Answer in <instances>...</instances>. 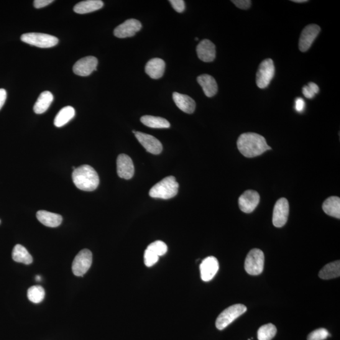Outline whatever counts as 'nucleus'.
Instances as JSON below:
<instances>
[{"label": "nucleus", "instance_id": "f257e3e1", "mask_svg": "<svg viewBox=\"0 0 340 340\" xmlns=\"http://www.w3.org/2000/svg\"><path fill=\"white\" fill-rule=\"evenodd\" d=\"M237 145L240 153L247 158L258 157L267 150H272L264 137L253 132L244 133L240 135Z\"/></svg>", "mask_w": 340, "mask_h": 340}, {"label": "nucleus", "instance_id": "2eb2a0df", "mask_svg": "<svg viewBox=\"0 0 340 340\" xmlns=\"http://www.w3.org/2000/svg\"><path fill=\"white\" fill-rule=\"evenodd\" d=\"M219 268L218 260L216 258L208 257L202 262L200 265L201 276L204 282H209L217 274Z\"/></svg>", "mask_w": 340, "mask_h": 340}, {"label": "nucleus", "instance_id": "5701e85b", "mask_svg": "<svg viewBox=\"0 0 340 340\" xmlns=\"http://www.w3.org/2000/svg\"><path fill=\"white\" fill-rule=\"evenodd\" d=\"M53 100L54 96L50 91L42 92L34 105V111L35 113L37 114L44 113L50 108Z\"/></svg>", "mask_w": 340, "mask_h": 340}, {"label": "nucleus", "instance_id": "c85d7f7f", "mask_svg": "<svg viewBox=\"0 0 340 340\" xmlns=\"http://www.w3.org/2000/svg\"><path fill=\"white\" fill-rule=\"evenodd\" d=\"M277 333V328L272 323L261 326L258 331V340H272Z\"/></svg>", "mask_w": 340, "mask_h": 340}, {"label": "nucleus", "instance_id": "39448f33", "mask_svg": "<svg viewBox=\"0 0 340 340\" xmlns=\"http://www.w3.org/2000/svg\"><path fill=\"white\" fill-rule=\"evenodd\" d=\"M22 41L40 48H50L58 44L59 40L53 35L42 33H26L21 36Z\"/></svg>", "mask_w": 340, "mask_h": 340}, {"label": "nucleus", "instance_id": "72a5a7b5", "mask_svg": "<svg viewBox=\"0 0 340 340\" xmlns=\"http://www.w3.org/2000/svg\"><path fill=\"white\" fill-rule=\"evenodd\" d=\"M144 260L145 266L151 267L158 262L159 257L152 250L147 249L144 252Z\"/></svg>", "mask_w": 340, "mask_h": 340}, {"label": "nucleus", "instance_id": "f03ea898", "mask_svg": "<svg viewBox=\"0 0 340 340\" xmlns=\"http://www.w3.org/2000/svg\"><path fill=\"white\" fill-rule=\"evenodd\" d=\"M72 178L76 187L83 191H93L100 183L98 173L88 165H83L73 170Z\"/></svg>", "mask_w": 340, "mask_h": 340}, {"label": "nucleus", "instance_id": "e433bc0d", "mask_svg": "<svg viewBox=\"0 0 340 340\" xmlns=\"http://www.w3.org/2000/svg\"><path fill=\"white\" fill-rule=\"evenodd\" d=\"M53 0H35L34 2V6L36 9H41V8L47 6L48 5L52 4Z\"/></svg>", "mask_w": 340, "mask_h": 340}, {"label": "nucleus", "instance_id": "6ab92c4d", "mask_svg": "<svg viewBox=\"0 0 340 340\" xmlns=\"http://www.w3.org/2000/svg\"><path fill=\"white\" fill-rule=\"evenodd\" d=\"M173 99L176 106L181 111L188 114H193L194 111H195L196 107V102L194 101L193 99L186 95V94L174 92L173 93Z\"/></svg>", "mask_w": 340, "mask_h": 340}, {"label": "nucleus", "instance_id": "a19ab883", "mask_svg": "<svg viewBox=\"0 0 340 340\" xmlns=\"http://www.w3.org/2000/svg\"><path fill=\"white\" fill-rule=\"evenodd\" d=\"M36 280H37V281H40V276H37V277H36Z\"/></svg>", "mask_w": 340, "mask_h": 340}, {"label": "nucleus", "instance_id": "cd10ccee", "mask_svg": "<svg viewBox=\"0 0 340 340\" xmlns=\"http://www.w3.org/2000/svg\"><path fill=\"white\" fill-rule=\"evenodd\" d=\"M75 116V111L73 107L71 106L64 107L56 116L54 124L56 127H63L68 123Z\"/></svg>", "mask_w": 340, "mask_h": 340}, {"label": "nucleus", "instance_id": "ddd939ff", "mask_svg": "<svg viewBox=\"0 0 340 340\" xmlns=\"http://www.w3.org/2000/svg\"><path fill=\"white\" fill-rule=\"evenodd\" d=\"M260 200V197L257 191L252 190H247L239 198V208L245 213H251L257 208Z\"/></svg>", "mask_w": 340, "mask_h": 340}, {"label": "nucleus", "instance_id": "37998d69", "mask_svg": "<svg viewBox=\"0 0 340 340\" xmlns=\"http://www.w3.org/2000/svg\"><path fill=\"white\" fill-rule=\"evenodd\" d=\"M249 340H251V339H249Z\"/></svg>", "mask_w": 340, "mask_h": 340}, {"label": "nucleus", "instance_id": "ea45409f", "mask_svg": "<svg viewBox=\"0 0 340 340\" xmlns=\"http://www.w3.org/2000/svg\"><path fill=\"white\" fill-rule=\"evenodd\" d=\"M292 2L295 3H299V4H301V3L308 2V0H293Z\"/></svg>", "mask_w": 340, "mask_h": 340}, {"label": "nucleus", "instance_id": "7c9ffc66", "mask_svg": "<svg viewBox=\"0 0 340 340\" xmlns=\"http://www.w3.org/2000/svg\"><path fill=\"white\" fill-rule=\"evenodd\" d=\"M147 249L155 253L158 257H162L167 254L168 251L167 245L162 241H157L151 244Z\"/></svg>", "mask_w": 340, "mask_h": 340}, {"label": "nucleus", "instance_id": "bb28decb", "mask_svg": "<svg viewBox=\"0 0 340 340\" xmlns=\"http://www.w3.org/2000/svg\"><path fill=\"white\" fill-rule=\"evenodd\" d=\"M140 122L145 126L153 129H168L170 127V122L162 117L144 116L140 118Z\"/></svg>", "mask_w": 340, "mask_h": 340}, {"label": "nucleus", "instance_id": "b1692460", "mask_svg": "<svg viewBox=\"0 0 340 340\" xmlns=\"http://www.w3.org/2000/svg\"><path fill=\"white\" fill-rule=\"evenodd\" d=\"M323 209L326 214L340 219V199L338 197H330L324 202Z\"/></svg>", "mask_w": 340, "mask_h": 340}, {"label": "nucleus", "instance_id": "58836bf2", "mask_svg": "<svg viewBox=\"0 0 340 340\" xmlns=\"http://www.w3.org/2000/svg\"><path fill=\"white\" fill-rule=\"evenodd\" d=\"M7 93L5 89H0V110L4 106L5 101H6Z\"/></svg>", "mask_w": 340, "mask_h": 340}, {"label": "nucleus", "instance_id": "c9c22d12", "mask_svg": "<svg viewBox=\"0 0 340 340\" xmlns=\"http://www.w3.org/2000/svg\"><path fill=\"white\" fill-rule=\"evenodd\" d=\"M232 2L237 8L242 10L249 9L252 5V2L250 0H232Z\"/></svg>", "mask_w": 340, "mask_h": 340}, {"label": "nucleus", "instance_id": "4468645a", "mask_svg": "<svg viewBox=\"0 0 340 340\" xmlns=\"http://www.w3.org/2000/svg\"><path fill=\"white\" fill-rule=\"evenodd\" d=\"M98 60L93 56H87L81 58L75 64L73 68V72L76 75L87 76L96 71Z\"/></svg>", "mask_w": 340, "mask_h": 340}, {"label": "nucleus", "instance_id": "a211bd4d", "mask_svg": "<svg viewBox=\"0 0 340 340\" xmlns=\"http://www.w3.org/2000/svg\"><path fill=\"white\" fill-rule=\"evenodd\" d=\"M166 64L160 58H153L150 60L145 66V71L152 79H160L164 75Z\"/></svg>", "mask_w": 340, "mask_h": 340}, {"label": "nucleus", "instance_id": "2f4dec72", "mask_svg": "<svg viewBox=\"0 0 340 340\" xmlns=\"http://www.w3.org/2000/svg\"><path fill=\"white\" fill-rule=\"evenodd\" d=\"M319 91V86L313 82L309 83L308 85L304 86L303 88L304 96L309 99L314 98L315 94L318 93Z\"/></svg>", "mask_w": 340, "mask_h": 340}, {"label": "nucleus", "instance_id": "dca6fc26", "mask_svg": "<svg viewBox=\"0 0 340 340\" xmlns=\"http://www.w3.org/2000/svg\"><path fill=\"white\" fill-rule=\"evenodd\" d=\"M117 171L120 178L129 180L134 174V166L131 158L125 154L119 155L117 160Z\"/></svg>", "mask_w": 340, "mask_h": 340}, {"label": "nucleus", "instance_id": "4c0bfd02", "mask_svg": "<svg viewBox=\"0 0 340 340\" xmlns=\"http://www.w3.org/2000/svg\"><path fill=\"white\" fill-rule=\"evenodd\" d=\"M296 110L299 112H302L304 111L305 107V102L302 98H297L295 102Z\"/></svg>", "mask_w": 340, "mask_h": 340}, {"label": "nucleus", "instance_id": "0eeeda50", "mask_svg": "<svg viewBox=\"0 0 340 340\" xmlns=\"http://www.w3.org/2000/svg\"><path fill=\"white\" fill-rule=\"evenodd\" d=\"M275 75V66L272 59H266L260 63L256 76L258 88L264 89L269 85Z\"/></svg>", "mask_w": 340, "mask_h": 340}, {"label": "nucleus", "instance_id": "9d476101", "mask_svg": "<svg viewBox=\"0 0 340 340\" xmlns=\"http://www.w3.org/2000/svg\"><path fill=\"white\" fill-rule=\"evenodd\" d=\"M289 205L285 198L278 199L275 203L273 213V224L275 227H282L287 221Z\"/></svg>", "mask_w": 340, "mask_h": 340}, {"label": "nucleus", "instance_id": "412c9836", "mask_svg": "<svg viewBox=\"0 0 340 340\" xmlns=\"http://www.w3.org/2000/svg\"><path fill=\"white\" fill-rule=\"evenodd\" d=\"M36 216L43 225L50 227H58L63 221V217L61 215L46 211H38Z\"/></svg>", "mask_w": 340, "mask_h": 340}, {"label": "nucleus", "instance_id": "79ce46f5", "mask_svg": "<svg viewBox=\"0 0 340 340\" xmlns=\"http://www.w3.org/2000/svg\"><path fill=\"white\" fill-rule=\"evenodd\" d=\"M195 39H196V40H199L198 37H196Z\"/></svg>", "mask_w": 340, "mask_h": 340}, {"label": "nucleus", "instance_id": "393cba45", "mask_svg": "<svg viewBox=\"0 0 340 340\" xmlns=\"http://www.w3.org/2000/svg\"><path fill=\"white\" fill-rule=\"evenodd\" d=\"M340 275L339 260L328 263L322 268L319 273V277L324 280L338 278Z\"/></svg>", "mask_w": 340, "mask_h": 340}, {"label": "nucleus", "instance_id": "f704fd0d", "mask_svg": "<svg viewBox=\"0 0 340 340\" xmlns=\"http://www.w3.org/2000/svg\"><path fill=\"white\" fill-rule=\"evenodd\" d=\"M169 2L173 9L178 13H182L185 9V2L183 0H170Z\"/></svg>", "mask_w": 340, "mask_h": 340}, {"label": "nucleus", "instance_id": "6e6552de", "mask_svg": "<svg viewBox=\"0 0 340 340\" xmlns=\"http://www.w3.org/2000/svg\"><path fill=\"white\" fill-rule=\"evenodd\" d=\"M92 254L88 249H84L78 253L74 259L72 264V271L74 275L81 277L88 272L91 267Z\"/></svg>", "mask_w": 340, "mask_h": 340}, {"label": "nucleus", "instance_id": "f3484780", "mask_svg": "<svg viewBox=\"0 0 340 340\" xmlns=\"http://www.w3.org/2000/svg\"><path fill=\"white\" fill-rule=\"evenodd\" d=\"M199 59L206 63H211L216 58V46L208 39H204L197 46Z\"/></svg>", "mask_w": 340, "mask_h": 340}, {"label": "nucleus", "instance_id": "1a4fd4ad", "mask_svg": "<svg viewBox=\"0 0 340 340\" xmlns=\"http://www.w3.org/2000/svg\"><path fill=\"white\" fill-rule=\"evenodd\" d=\"M320 31V27L316 24H310L304 28L299 42V47L301 52H306L309 50Z\"/></svg>", "mask_w": 340, "mask_h": 340}, {"label": "nucleus", "instance_id": "c756f323", "mask_svg": "<svg viewBox=\"0 0 340 340\" xmlns=\"http://www.w3.org/2000/svg\"><path fill=\"white\" fill-rule=\"evenodd\" d=\"M27 297L32 303H41L45 297V290L40 285L32 286L27 291Z\"/></svg>", "mask_w": 340, "mask_h": 340}, {"label": "nucleus", "instance_id": "f8f14e48", "mask_svg": "<svg viewBox=\"0 0 340 340\" xmlns=\"http://www.w3.org/2000/svg\"><path fill=\"white\" fill-rule=\"evenodd\" d=\"M142 25L139 20L134 19L127 20L122 24L115 29V36L124 39V38L133 37L141 29Z\"/></svg>", "mask_w": 340, "mask_h": 340}, {"label": "nucleus", "instance_id": "a878e982", "mask_svg": "<svg viewBox=\"0 0 340 340\" xmlns=\"http://www.w3.org/2000/svg\"><path fill=\"white\" fill-rule=\"evenodd\" d=\"M12 258L15 262L30 265L33 262L32 255L21 245H15L12 252Z\"/></svg>", "mask_w": 340, "mask_h": 340}, {"label": "nucleus", "instance_id": "4be33fe9", "mask_svg": "<svg viewBox=\"0 0 340 340\" xmlns=\"http://www.w3.org/2000/svg\"><path fill=\"white\" fill-rule=\"evenodd\" d=\"M101 0H86L78 3L74 7V11L78 14H86L101 9L104 7Z\"/></svg>", "mask_w": 340, "mask_h": 340}, {"label": "nucleus", "instance_id": "7ed1b4c3", "mask_svg": "<svg viewBox=\"0 0 340 340\" xmlns=\"http://www.w3.org/2000/svg\"><path fill=\"white\" fill-rule=\"evenodd\" d=\"M179 185L173 176H167L155 184L150 190L152 198L170 199L177 195Z\"/></svg>", "mask_w": 340, "mask_h": 340}, {"label": "nucleus", "instance_id": "423d86ee", "mask_svg": "<svg viewBox=\"0 0 340 340\" xmlns=\"http://www.w3.org/2000/svg\"><path fill=\"white\" fill-rule=\"evenodd\" d=\"M265 257L262 250L253 249L245 260V268L251 275H258L262 273L264 267Z\"/></svg>", "mask_w": 340, "mask_h": 340}, {"label": "nucleus", "instance_id": "473e14b6", "mask_svg": "<svg viewBox=\"0 0 340 340\" xmlns=\"http://www.w3.org/2000/svg\"><path fill=\"white\" fill-rule=\"evenodd\" d=\"M330 336L327 329L319 328L312 331L308 336V340H324Z\"/></svg>", "mask_w": 340, "mask_h": 340}, {"label": "nucleus", "instance_id": "9b49d317", "mask_svg": "<svg viewBox=\"0 0 340 340\" xmlns=\"http://www.w3.org/2000/svg\"><path fill=\"white\" fill-rule=\"evenodd\" d=\"M135 137L148 152L153 155H159L163 150L162 143L152 135L141 132H134Z\"/></svg>", "mask_w": 340, "mask_h": 340}, {"label": "nucleus", "instance_id": "20e7f679", "mask_svg": "<svg viewBox=\"0 0 340 340\" xmlns=\"http://www.w3.org/2000/svg\"><path fill=\"white\" fill-rule=\"evenodd\" d=\"M247 311V308L244 304H235L229 306L219 314L216 319V328L219 330H222L231 324L235 319L238 318L240 316Z\"/></svg>", "mask_w": 340, "mask_h": 340}, {"label": "nucleus", "instance_id": "aec40b11", "mask_svg": "<svg viewBox=\"0 0 340 340\" xmlns=\"http://www.w3.org/2000/svg\"><path fill=\"white\" fill-rule=\"evenodd\" d=\"M198 82L203 89L204 94L208 97H213L216 94L218 90V86L216 80L213 76L204 74L199 76L198 79Z\"/></svg>", "mask_w": 340, "mask_h": 340}]
</instances>
